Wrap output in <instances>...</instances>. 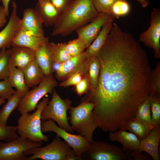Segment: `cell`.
<instances>
[{
    "instance_id": "cell-35",
    "label": "cell",
    "mask_w": 160,
    "mask_h": 160,
    "mask_svg": "<svg viewBox=\"0 0 160 160\" xmlns=\"http://www.w3.org/2000/svg\"><path fill=\"white\" fill-rule=\"evenodd\" d=\"M17 129V126L0 124V140L8 142L17 138L19 136Z\"/></svg>"
},
{
    "instance_id": "cell-48",
    "label": "cell",
    "mask_w": 160,
    "mask_h": 160,
    "mask_svg": "<svg viewBox=\"0 0 160 160\" xmlns=\"http://www.w3.org/2000/svg\"><path fill=\"white\" fill-rule=\"evenodd\" d=\"M1 1V0H0V1Z\"/></svg>"
},
{
    "instance_id": "cell-6",
    "label": "cell",
    "mask_w": 160,
    "mask_h": 160,
    "mask_svg": "<svg viewBox=\"0 0 160 160\" xmlns=\"http://www.w3.org/2000/svg\"><path fill=\"white\" fill-rule=\"evenodd\" d=\"M57 85L56 78L53 74L46 76L37 86L29 90L21 98L17 108V110L21 115L35 111L40 100L47 94L52 95L53 90Z\"/></svg>"
},
{
    "instance_id": "cell-31",
    "label": "cell",
    "mask_w": 160,
    "mask_h": 160,
    "mask_svg": "<svg viewBox=\"0 0 160 160\" xmlns=\"http://www.w3.org/2000/svg\"><path fill=\"white\" fill-rule=\"evenodd\" d=\"M148 99L150 104L152 125L153 128L160 126V97L150 96Z\"/></svg>"
},
{
    "instance_id": "cell-8",
    "label": "cell",
    "mask_w": 160,
    "mask_h": 160,
    "mask_svg": "<svg viewBox=\"0 0 160 160\" xmlns=\"http://www.w3.org/2000/svg\"><path fill=\"white\" fill-rule=\"evenodd\" d=\"M71 147L56 135L52 142L47 145L35 148L25 152V156L31 155L27 160L39 159L44 160H66V155Z\"/></svg>"
},
{
    "instance_id": "cell-10",
    "label": "cell",
    "mask_w": 160,
    "mask_h": 160,
    "mask_svg": "<svg viewBox=\"0 0 160 160\" xmlns=\"http://www.w3.org/2000/svg\"><path fill=\"white\" fill-rule=\"evenodd\" d=\"M41 145L20 136L8 142H0V160H27L24 153Z\"/></svg>"
},
{
    "instance_id": "cell-5",
    "label": "cell",
    "mask_w": 160,
    "mask_h": 160,
    "mask_svg": "<svg viewBox=\"0 0 160 160\" xmlns=\"http://www.w3.org/2000/svg\"><path fill=\"white\" fill-rule=\"evenodd\" d=\"M52 95L51 100L41 112V120L51 119L56 121L60 127L72 133L73 130L69 123L67 117V112L71 106V101L68 98L62 99L55 89Z\"/></svg>"
},
{
    "instance_id": "cell-7",
    "label": "cell",
    "mask_w": 160,
    "mask_h": 160,
    "mask_svg": "<svg viewBox=\"0 0 160 160\" xmlns=\"http://www.w3.org/2000/svg\"><path fill=\"white\" fill-rule=\"evenodd\" d=\"M90 147L82 156L91 160H132L123 148L114 144L93 140L89 143Z\"/></svg>"
},
{
    "instance_id": "cell-20",
    "label": "cell",
    "mask_w": 160,
    "mask_h": 160,
    "mask_svg": "<svg viewBox=\"0 0 160 160\" xmlns=\"http://www.w3.org/2000/svg\"><path fill=\"white\" fill-rule=\"evenodd\" d=\"M109 133L110 140L121 144L125 152L137 149L139 145L140 141L138 138L134 134L126 130L119 129L109 132Z\"/></svg>"
},
{
    "instance_id": "cell-47",
    "label": "cell",
    "mask_w": 160,
    "mask_h": 160,
    "mask_svg": "<svg viewBox=\"0 0 160 160\" xmlns=\"http://www.w3.org/2000/svg\"><path fill=\"white\" fill-rule=\"evenodd\" d=\"M45 0H38V3L40 4H42Z\"/></svg>"
},
{
    "instance_id": "cell-22",
    "label": "cell",
    "mask_w": 160,
    "mask_h": 160,
    "mask_svg": "<svg viewBox=\"0 0 160 160\" xmlns=\"http://www.w3.org/2000/svg\"><path fill=\"white\" fill-rule=\"evenodd\" d=\"M35 10L40 16L43 24L47 27L54 25L60 15L50 0H45L41 4L38 2Z\"/></svg>"
},
{
    "instance_id": "cell-28",
    "label": "cell",
    "mask_w": 160,
    "mask_h": 160,
    "mask_svg": "<svg viewBox=\"0 0 160 160\" xmlns=\"http://www.w3.org/2000/svg\"><path fill=\"white\" fill-rule=\"evenodd\" d=\"M89 58L86 62L76 71L66 79L62 81L58 85L66 87L70 86H75L84 78L88 75Z\"/></svg>"
},
{
    "instance_id": "cell-39",
    "label": "cell",
    "mask_w": 160,
    "mask_h": 160,
    "mask_svg": "<svg viewBox=\"0 0 160 160\" xmlns=\"http://www.w3.org/2000/svg\"><path fill=\"white\" fill-rule=\"evenodd\" d=\"M75 86V91L78 95L81 96L87 93L89 88L88 75L84 78Z\"/></svg>"
},
{
    "instance_id": "cell-32",
    "label": "cell",
    "mask_w": 160,
    "mask_h": 160,
    "mask_svg": "<svg viewBox=\"0 0 160 160\" xmlns=\"http://www.w3.org/2000/svg\"><path fill=\"white\" fill-rule=\"evenodd\" d=\"M131 9L130 4L126 0H116L112 6L111 13L115 18L119 19L128 15Z\"/></svg>"
},
{
    "instance_id": "cell-41",
    "label": "cell",
    "mask_w": 160,
    "mask_h": 160,
    "mask_svg": "<svg viewBox=\"0 0 160 160\" xmlns=\"http://www.w3.org/2000/svg\"><path fill=\"white\" fill-rule=\"evenodd\" d=\"M129 156L132 157L135 160H148L150 159L147 156L142 153L137 149L132 150L125 152Z\"/></svg>"
},
{
    "instance_id": "cell-4",
    "label": "cell",
    "mask_w": 160,
    "mask_h": 160,
    "mask_svg": "<svg viewBox=\"0 0 160 160\" xmlns=\"http://www.w3.org/2000/svg\"><path fill=\"white\" fill-rule=\"evenodd\" d=\"M49 101L46 96L36 106V110L31 114L27 113L21 114L17 121V132L20 137L35 142H47L49 137L44 135L41 129V113Z\"/></svg>"
},
{
    "instance_id": "cell-16",
    "label": "cell",
    "mask_w": 160,
    "mask_h": 160,
    "mask_svg": "<svg viewBox=\"0 0 160 160\" xmlns=\"http://www.w3.org/2000/svg\"><path fill=\"white\" fill-rule=\"evenodd\" d=\"M35 60V51L21 47H12L9 49V68L23 69L31 62Z\"/></svg>"
},
{
    "instance_id": "cell-12",
    "label": "cell",
    "mask_w": 160,
    "mask_h": 160,
    "mask_svg": "<svg viewBox=\"0 0 160 160\" xmlns=\"http://www.w3.org/2000/svg\"><path fill=\"white\" fill-rule=\"evenodd\" d=\"M115 19L111 13H99L89 23L76 31L78 37L82 40L87 48L98 34L103 26L109 21L114 20Z\"/></svg>"
},
{
    "instance_id": "cell-44",
    "label": "cell",
    "mask_w": 160,
    "mask_h": 160,
    "mask_svg": "<svg viewBox=\"0 0 160 160\" xmlns=\"http://www.w3.org/2000/svg\"><path fill=\"white\" fill-rule=\"evenodd\" d=\"M10 0H1L6 16H8L9 15V5Z\"/></svg>"
},
{
    "instance_id": "cell-38",
    "label": "cell",
    "mask_w": 160,
    "mask_h": 160,
    "mask_svg": "<svg viewBox=\"0 0 160 160\" xmlns=\"http://www.w3.org/2000/svg\"><path fill=\"white\" fill-rule=\"evenodd\" d=\"M16 91L10 85L8 79L0 81V97L7 100Z\"/></svg>"
},
{
    "instance_id": "cell-1",
    "label": "cell",
    "mask_w": 160,
    "mask_h": 160,
    "mask_svg": "<svg viewBox=\"0 0 160 160\" xmlns=\"http://www.w3.org/2000/svg\"><path fill=\"white\" fill-rule=\"evenodd\" d=\"M97 56L100 65L98 85L83 98L94 103L98 127L105 132L122 129L150 96L151 69L147 54L132 35L115 22Z\"/></svg>"
},
{
    "instance_id": "cell-15",
    "label": "cell",
    "mask_w": 160,
    "mask_h": 160,
    "mask_svg": "<svg viewBox=\"0 0 160 160\" xmlns=\"http://www.w3.org/2000/svg\"><path fill=\"white\" fill-rule=\"evenodd\" d=\"M21 20L22 30L36 36H44L42 20L35 9L31 8L24 9Z\"/></svg>"
},
{
    "instance_id": "cell-36",
    "label": "cell",
    "mask_w": 160,
    "mask_h": 160,
    "mask_svg": "<svg viewBox=\"0 0 160 160\" xmlns=\"http://www.w3.org/2000/svg\"><path fill=\"white\" fill-rule=\"evenodd\" d=\"M66 43L56 44L55 53V63H62L72 57L66 49Z\"/></svg>"
},
{
    "instance_id": "cell-33",
    "label": "cell",
    "mask_w": 160,
    "mask_h": 160,
    "mask_svg": "<svg viewBox=\"0 0 160 160\" xmlns=\"http://www.w3.org/2000/svg\"><path fill=\"white\" fill-rule=\"evenodd\" d=\"M9 49L3 48L0 51V81L6 80L8 78Z\"/></svg>"
},
{
    "instance_id": "cell-19",
    "label": "cell",
    "mask_w": 160,
    "mask_h": 160,
    "mask_svg": "<svg viewBox=\"0 0 160 160\" xmlns=\"http://www.w3.org/2000/svg\"><path fill=\"white\" fill-rule=\"evenodd\" d=\"M49 41V38L28 33L21 29L13 40L12 46L24 47L36 51L44 44Z\"/></svg>"
},
{
    "instance_id": "cell-9",
    "label": "cell",
    "mask_w": 160,
    "mask_h": 160,
    "mask_svg": "<svg viewBox=\"0 0 160 160\" xmlns=\"http://www.w3.org/2000/svg\"><path fill=\"white\" fill-rule=\"evenodd\" d=\"M41 129L42 133L52 132L56 133L75 151L80 160L82 159V156L90 148V143L83 136L72 134L60 127L51 119L42 121Z\"/></svg>"
},
{
    "instance_id": "cell-24",
    "label": "cell",
    "mask_w": 160,
    "mask_h": 160,
    "mask_svg": "<svg viewBox=\"0 0 160 160\" xmlns=\"http://www.w3.org/2000/svg\"><path fill=\"white\" fill-rule=\"evenodd\" d=\"M8 79L11 86L16 89V91L21 98L29 91V88L25 83L22 69L15 67L9 68Z\"/></svg>"
},
{
    "instance_id": "cell-45",
    "label": "cell",
    "mask_w": 160,
    "mask_h": 160,
    "mask_svg": "<svg viewBox=\"0 0 160 160\" xmlns=\"http://www.w3.org/2000/svg\"><path fill=\"white\" fill-rule=\"evenodd\" d=\"M141 5L143 8L146 7L149 4V0H136Z\"/></svg>"
},
{
    "instance_id": "cell-27",
    "label": "cell",
    "mask_w": 160,
    "mask_h": 160,
    "mask_svg": "<svg viewBox=\"0 0 160 160\" xmlns=\"http://www.w3.org/2000/svg\"><path fill=\"white\" fill-rule=\"evenodd\" d=\"M21 98L17 92L7 100V102L0 110V124L7 125L8 118L12 112L17 108Z\"/></svg>"
},
{
    "instance_id": "cell-17",
    "label": "cell",
    "mask_w": 160,
    "mask_h": 160,
    "mask_svg": "<svg viewBox=\"0 0 160 160\" xmlns=\"http://www.w3.org/2000/svg\"><path fill=\"white\" fill-rule=\"evenodd\" d=\"M88 58L84 52L62 63L59 68L55 71L56 78L62 81L66 79L81 67Z\"/></svg>"
},
{
    "instance_id": "cell-18",
    "label": "cell",
    "mask_w": 160,
    "mask_h": 160,
    "mask_svg": "<svg viewBox=\"0 0 160 160\" xmlns=\"http://www.w3.org/2000/svg\"><path fill=\"white\" fill-rule=\"evenodd\" d=\"M160 140V126L155 127L144 139L140 141L137 149L141 152L145 151L154 160H159V145Z\"/></svg>"
},
{
    "instance_id": "cell-40",
    "label": "cell",
    "mask_w": 160,
    "mask_h": 160,
    "mask_svg": "<svg viewBox=\"0 0 160 160\" xmlns=\"http://www.w3.org/2000/svg\"><path fill=\"white\" fill-rule=\"evenodd\" d=\"M60 14L74 0H50Z\"/></svg>"
},
{
    "instance_id": "cell-26",
    "label": "cell",
    "mask_w": 160,
    "mask_h": 160,
    "mask_svg": "<svg viewBox=\"0 0 160 160\" xmlns=\"http://www.w3.org/2000/svg\"><path fill=\"white\" fill-rule=\"evenodd\" d=\"M122 129L128 130L134 134L140 141L147 137L151 130L135 118L128 120L125 124Z\"/></svg>"
},
{
    "instance_id": "cell-30",
    "label": "cell",
    "mask_w": 160,
    "mask_h": 160,
    "mask_svg": "<svg viewBox=\"0 0 160 160\" xmlns=\"http://www.w3.org/2000/svg\"><path fill=\"white\" fill-rule=\"evenodd\" d=\"M150 96L160 97V62L151 71L149 79Z\"/></svg>"
},
{
    "instance_id": "cell-34",
    "label": "cell",
    "mask_w": 160,
    "mask_h": 160,
    "mask_svg": "<svg viewBox=\"0 0 160 160\" xmlns=\"http://www.w3.org/2000/svg\"><path fill=\"white\" fill-rule=\"evenodd\" d=\"M65 47L67 51L72 57L82 54L87 48L84 42L79 37L66 43Z\"/></svg>"
},
{
    "instance_id": "cell-2",
    "label": "cell",
    "mask_w": 160,
    "mask_h": 160,
    "mask_svg": "<svg viewBox=\"0 0 160 160\" xmlns=\"http://www.w3.org/2000/svg\"><path fill=\"white\" fill-rule=\"evenodd\" d=\"M99 13L93 0H74L60 15L52 36H65L85 25Z\"/></svg>"
},
{
    "instance_id": "cell-13",
    "label": "cell",
    "mask_w": 160,
    "mask_h": 160,
    "mask_svg": "<svg viewBox=\"0 0 160 160\" xmlns=\"http://www.w3.org/2000/svg\"><path fill=\"white\" fill-rule=\"evenodd\" d=\"M12 10L9 21L0 32V49L5 48L9 49L21 28L22 20L17 14V5L12 2Z\"/></svg>"
},
{
    "instance_id": "cell-37",
    "label": "cell",
    "mask_w": 160,
    "mask_h": 160,
    "mask_svg": "<svg viewBox=\"0 0 160 160\" xmlns=\"http://www.w3.org/2000/svg\"><path fill=\"white\" fill-rule=\"evenodd\" d=\"M116 0H93L94 7L99 13H111L112 6Z\"/></svg>"
},
{
    "instance_id": "cell-43",
    "label": "cell",
    "mask_w": 160,
    "mask_h": 160,
    "mask_svg": "<svg viewBox=\"0 0 160 160\" xmlns=\"http://www.w3.org/2000/svg\"><path fill=\"white\" fill-rule=\"evenodd\" d=\"M66 160H80L75 151L71 148L67 153Z\"/></svg>"
},
{
    "instance_id": "cell-21",
    "label": "cell",
    "mask_w": 160,
    "mask_h": 160,
    "mask_svg": "<svg viewBox=\"0 0 160 160\" xmlns=\"http://www.w3.org/2000/svg\"><path fill=\"white\" fill-rule=\"evenodd\" d=\"M22 69L25 83L29 88L36 87L46 76L35 60L30 62Z\"/></svg>"
},
{
    "instance_id": "cell-23",
    "label": "cell",
    "mask_w": 160,
    "mask_h": 160,
    "mask_svg": "<svg viewBox=\"0 0 160 160\" xmlns=\"http://www.w3.org/2000/svg\"><path fill=\"white\" fill-rule=\"evenodd\" d=\"M114 20H111L105 23L84 52L88 57L97 56L105 44L112 28Z\"/></svg>"
},
{
    "instance_id": "cell-3",
    "label": "cell",
    "mask_w": 160,
    "mask_h": 160,
    "mask_svg": "<svg viewBox=\"0 0 160 160\" xmlns=\"http://www.w3.org/2000/svg\"><path fill=\"white\" fill-rule=\"evenodd\" d=\"M94 103L82 98L78 106L69 108L70 122L73 130L83 136L88 142L93 140V134L98 127L94 116Z\"/></svg>"
},
{
    "instance_id": "cell-29",
    "label": "cell",
    "mask_w": 160,
    "mask_h": 160,
    "mask_svg": "<svg viewBox=\"0 0 160 160\" xmlns=\"http://www.w3.org/2000/svg\"><path fill=\"white\" fill-rule=\"evenodd\" d=\"M134 118L151 129L153 128L151 124L150 104L148 99L138 106Z\"/></svg>"
},
{
    "instance_id": "cell-14",
    "label": "cell",
    "mask_w": 160,
    "mask_h": 160,
    "mask_svg": "<svg viewBox=\"0 0 160 160\" xmlns=\"http://www.w3.org/2000/svg\"><path fill=\"white\" fill-rule=\"evenodd\" d=\"M56 45L48 41L35 51V60L45 76L53 74Z\"/></svg>"
},
{
    "instance_id": "cell-11",
    "label": "cell",
    "mask_w": 160,
    "mask_h": 160,
    "mask_svg": "<svg viewBox=\"0 0 160 160\" xmlns=\"http://www.w3.org/2000/svg\"><path fill=\"white\" fill-rule=\"evenodd\" d=\"M150 26L141 33L139 41L153 49L154 57L160 58V9L153 8L151 12Z\"/></svg>"
},
{
    "instance_id": "cell-46",
    "label": "cell",
    "mask_w": 160,
    "mask_h": 160,
    "mask_svg": "<svg viewBox=\"0 0 160 160\" xmlns=\"http://www.w3.org/2000/svg\"><path fill=\"white\" fill-rule=\"evenodd\" d=\"M5 103V100L0 97V106Z\"/></svg>"
},
{
    "instance_id": "cell-25",
    "label": "cell",
    "mask_w": 160,
    "mask_h": 160,
    "mask_svg": "<svg viewBox=\"0 0 160 160\" xmlns=\"http://www.w3.org/2000/svg\"><path fill=\"white\" fill-rule=\"evenodd\" d=\"M89 58L88 76L89 88L87 93H91L94 92L97 87L99 80L100 65L97 56Z\"/></svg>"
},
{
    "instance_id": "cell-42",
    "label": "cell",
    "mask_w": 160,
    "mask_h": 160,
    "mask_svg": "<svg viewBox=\"0 0 160 160\" xmlns=\"http://www.w3.org/2000/svg\"><path fill=\"white\" fill-rule=\"evenodd\" d=\"M7 17L4 8L2 5H1L0 7V29L6 23Z\"/></svg>"
}]
</instances>
